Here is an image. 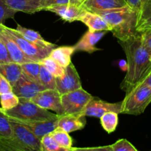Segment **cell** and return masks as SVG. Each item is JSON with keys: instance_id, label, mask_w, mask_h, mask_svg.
Wrapping results in <instances>:
<instances>
[{"instance_id": "11", "label": "cell", "mask_w": 151, "mask_h": 151, "mask_svg": "<svg viewBox=\"0 0 151 151\" xmlns=\"http://www.w3.org/2000/svg\"><path fill=\"white\" fill-rule=\"evenodd\" d=\"M45 90L39 83L28 79L23 75L13 86V92L19 98L30 100L37 94Z\"/></svg>"}, {"instance_id": "31", "label": "cell", "mask_w": 151, "mask_h": 151, "mask_svg": "<svg viewBox=\"0 0 151 151\" xmlns=\"http://www.w3.org/2000/svg\"><path fill=\"white\" fill-rule=\"evenodd\" d=\"M13 131L10 121L6 117L4 110L0 108V138H12Z\"/></svg>"}, {"instance_id": "24", "label": "cell", "mask_w": 151, "mask_h": 151, "mask_svg": "<svg viewBox=\"0 0 151 151\" xmlns=\"http://www.w3.org/2000/svg\"><path fill=\"white\" fill-rule=\"evenodd\" d=\"M101 125L108 134L114 132L118 123V114L115 112H107L101 116Z\"/></svg>"}, {"instance_id": "4", "label": "cell", "mask_w": 151, "mask_h": 151, "mask_svg": "<svg viewBox=\"0 0 151 151\" xmlns=\"http://www.w3.org/2000/svg\"><path fill=\"white\" fill-rule=\"evenodd\" d=\"M151 103V87L141 83L126 93L121 101V113L124 114L140 115Z\"/></svg>"}, {"instance_id": "18", "label": "cell", "mask_w": 151, "mask_h": 151, "mask_svg": "<svg viewBox=\"0 0 151 151\" xmlns=\"http://www.w3.org/2000/svg\"><path fill=\"white\" fill-rule=\"evenodd\" d=\"M84 23L90 31H110V27L105 19L96 13L84 10L78 20Z\"/></svg>"}, {"instance_id": "14", "label": "cell", "mask_w": 151, "mask_h": 151, "mask_svg": "<svg viewBox=\"0 0 151 151\" xmlns=\"http://www.w3.org/2000/svg\"><path fill=\"white\" fill-rule=\"evenodd\" d=\"M45 11H50L58 15L62 20L67 22H73L78 21L81 15L84 12L81 7L71 4H59L46 8Z\"/></svg>"}, {"instance_id": "8", "label": "cell", "mask_w": 151, "mask_h": 151, "mask_svg": "<svg viewBox=\"0 0 151 151\" xmlns=\"http://www.w3.org/2000/svg\"><path fill=\"white\" fill-rule=\"evenodd\" d=\"M56 89L60 95L82 88L80 77L72 62L65 68L63 75L56 78Z\"/></svg>"}, {"instance_id": "29", "label": "cell", "mask_w": 151, "mask_h": 151, "mask_svg": "<svg viewBox=\"0 0 151 151\" xmlns=\"http://www.w3.org/2000/svg\"><path fill=\"white\" fill-rule=\"evenodd\" d=\"M41 64H42L49 72L51 74H53L56 78L58 77H61L62 75H64L65 73V68L63 66H61L59 63L55 60H53L51 57L48 56V57L45 58L43 59L41 62Z\"/></svg>"}, {"instance_id": "38", "label": "cell", "mask_w": 151, "mask_h": 151, "mask_svg": "<svg viewBox=\"0 0 151 151\" xmlns=\"http://www.w3.org/2000/svg\"><path fill=\"white\" fill-rule=\"evenodd\" d=\"M12 91H13V87L7 81V79L0 73V95Z\"/></svg>"}, {"instance_id": "25", "label": "cell", "mask_w": 151, "mask_h": 151, "mask_svg": "<svg viewBox=\"0 0 151 151\" xmlns=\"http://www.w3.org/2000/svg\"><path fill=\"white\" fill-rule=\"evenodd\" d=\"M40 63L37 62H28L21 64L22 75L28 78V79L35 82L39 83V71Z\"/></svg>"}, {"instance_id": "33", "label": "cell", "mask_w": 151, "mask_h": 151, "mask_svg": "<svg viewBox=\"0 0 151 151\" xmlns=\"http://www.w3.org/2000/svg\"><path fill=\"white\" fill-rule=\"evenodd\" d=\"M112 151H139L127 139H121L111 145Z\"/></svg>"}, {"instance_id": "39", "label": "cell", "mask_w": 151, "mask_h": 151, "mask_svg": "<svg viewBox=\"0 0 151 151\" xmlns=\"http://www.w3.org/2000/svg\"><path fill=\"white\" fill-rule=\"evenodd\" d=\"M72 151H112L111 145L93 147H72Z\"/></svg>"}, {"instance_id": "23", "label": "cell", "mask_w": 151, "mask_h": 151, "mask_svg": "<svg viewBox=\"0 0 151 151\" xmlns=\"http://www.w3.org/2000/svg\"><path fill=\"white\" fill-rule=\"evenodd\" d=\"M15 29H16V31H18L25 39L30 41V42L42 46H47L51 44V43L45 41V40L41 37V35H40L39 32H36V31L28 29V28L25 27L21 26L20 24L16 25V28H15Z\"/></svg>"}, {"instance_id": "13", "label": "cell", "mask_w": 151, "mask_h": 151, "mask_svg": "<svg viewBox=\"0 0 151 151\" xmlns=\"http://www.w3.org/2000/svg\"><path fill=\"white\" fill-rule=\"evenodd\" d=\"M108 31H87L81 39L74 45L75 52L82 51L88 53H93L94 52L101 50L96 47V44L105 36Z\"/></svg>"}, {"instance_id": "9", "label": "cell", "mask_w": 151, "mask_h": 151, "mask_svg": "<svg viewBox=\"0 0 151 151\" xmlns=\"http://www.w3.org/2000/svg\"><path fill=\"white\" fill-rule=\"evenodd\" d=\"M30 101L42 109L56 112L59 116L65 114L61 95L56 89L44 90L33 97Z\"/></svg>"}, {"instance_id": "21", "label": "cell", "mask_w": 151, "mask_h": 151, "mask_svg": "<svg viewBox=\"0 0 151 151\" xmlns=\"http://www.w3.org/2000/svg\"><path fill=\"white\" fill-rule=\"evenodd\" d=\"M74 52V46H62L53 49L49 56L65 68L71 63V56Z\"/></svg>"}, {"instance_id": "30", "label": "cell", "mask_w": 151, "mask_h": 151, "mask_svg": "<svg viewBox=\"0 0 151 151\" xmlns=\"http://www.w3.org/2000/svg\"><path fill=\"white\" fill-rule=\"evenodd\" d=\"M19 99L14 93H6L0 95V103L3 110H10L19 104Z\"/></svg>"}, {"instance_id": "17", "label": "cell", "mask_w": 151, "mask_h": 151, "mask_svg": "<svg viewBox=\"0 0 151 151\" xmlns=\"http://www.w3.org/2000/svg\"><path fill=\"white\" fill-rule=\"evenodd\" d=\"M4 4L13 10L33 14L41 11V0H3Z\"/></svg>"}, {"instance_id": "2", "label": "cell", "mask_w": 151, "mask_h": 151, "mask_svg": "<svg viewBox=\"0 0 151 151\" xmlns=\"http://www.w3.org/2000/svg\"><path fill=\"white\" fill-rule=\"evenodd\" d=\"M102 16L110 27V31L118 39L124 41L137 33L138 13L130 6L106 11L96 12Z\"/></svg>"}, {"instance_id": "43", "label": "cell", "mask_w": 151, "mask_h": 151, "mask_svg": "<svg viewBox=\"0 0 151 151\" xmlns=\"http://www.w3.org/2000/svg\"><path fill=\"white\" fill-rule=\"evenodd\" d=\"M149 151H151V150H149Z\"/></svg>"}, {"instance_id": "42", "label": "cell", "mask_w": 151, "mask_h": 151, "mask_svg": "<svg viewBox=\"0 0 151 151\" xmlns=\"http://www.w3.org/2000/svg\"><path fill=\"white\" fill-rule=\"evenodd\" d=\"M84 1V0H70L69 4H74V5L78 6V7H81V4H83Z\"/></svg>"}, {"instance_id": "16", "label": "cell", "mask_w": 151, "mask_h": 151, "mask_svg": "<svg viewBox=\"0 0 151 151\" xmlns=\"http://www.w3.org/2000/svg\"><path fill=\"white\" fill-rule=\"evenodd\" d=\"M86 125V118L81 115L64 114L59 116L57 128L70 134L83 129Z\"/></svg>"}, {"instance_id": "27", "label": "cell", "mask_w": 151, "mask_h": 151, "mask_svg": "<svg viewBox=\"0 0 151 151\" xmlns=\"http://www.w3.org/2000/svg\"><path fill=\"white\" fill-rule=\"evenodd\" d=\"M72 147L66 148L62 147L55 141L50 134L44 136L41 139V151H72Z\"/></svg>"}, {"instance_id": "6", "label": "cell", "mask_w": 151, "mask_h": 151, "mask_svg": "<svg viewBox=\"0 0 151 151\" xmlns=\"http://www.w3.org/2000/svg\"><path fill=\"white\" fill-rule=\"evenodd\" d=\"M93 98V96L82 88L62 94L61 101L65 114L81 115L87 105Z\"/></svg>"}, {"instance_id": "15", "label": "cell", "mask_w": 151, "mask_h": 151, "mask_svg": "<svg viewBox=\"0 0 151 151\" xmlns=\"http://www.w3.org/2000/svg\"><path fill=\"white\" fill-rule=\"evenodd\" d=\"M127 5L125 0H84L81 7L86 11L96 13L121 8Z\"/></svg>"}, {"instance_id": "28", "label": "cell", "mask_w": 151, "mask_h": 151, "mask_svg": "<svg viewBox=\"0 0 151 151\" xmlns=\"http://www.w3.org/2000/svg\"><path fill=\"white\" fill-rule=\"evenodd\" d=\"M50 134L54 139L55 141L62 147H66V148L72 147L73 139L70 134L66 131L59 129V128H56Z\"/></svg>"}, {"instance_id": "35", "label": "cell", "mask_w": 151, "mask_h": 151, "mask_svg": "<svg viewBox=\"0 0 151 151\" xmlns=\"http://www.w3.org/2000/svg\"><path fill=\"white\" fill-rule=\"evenodd\" d=\"M141 37L144 47L151 56V29H147L141 32Z\"/></svg>"}, {"instance_id": "36", "label": "cell", "mask_w": 151, "mask_h": 151, "mask_svg": "<svg viewBox=\"0 0 151 151\" xmlns=\"http://www.w3.org/2000/svg\"><path fill=\"white\" fill-rule=\"evenodd\" d=\"M70 0H41V10H44L49 7L59 4H69Z\"/></svg>"}, {"instance_id": "10", "label": "cell", "mask_w": 151, "mask_h": 151, "mask_svg": "<svg viewBox=\"0 0 151 151\" xmlns=\"http://www.w3.org/2000/svg\"><path fill=\"white\" fill-rule=\"evenodd\" d=\"M121 109V101L115 103H110L93 97L83 111L81 116L101 118V116H103L107 112L112 111L120 114Z\"/></svg>"}, {"instance_id": "41", "label": "cell", "mask_w": 151, "mask_h": 151, "mask_svg": "<svg viewBox=\"0 0 151 151\" xmlns=\"http://www.w3.org/2000/svg\"><path fill=\"white\" fill-rule=\"evenodd\" d=\"M142 83H143L146 84V85L149 86L150 87H151V70L150 72H149V74L145 77L144 79L142 81Z\"/></svg>"}, {"instance_id": "26", "label": "cell", "mask_w": 151, "mask_h": 151, "mask_svg": "<svg viewBox=\"0 0 151 151\" xmlns=\"http://www.w3.org/2000/svg\"><path fill=\"white\" fill-rule=\"evenodd\" d=\"M41 64V63H40ZM40 83L46 89H56V77L50 73L42 64L40 66L39 71Z\"/></svg>"}, {"instance_id": "12", "label": "cell", "mask_w": 151, "mask_h": 151, "mask_svg": "<svg viewBox=\"0 0 151 151\" xmlns=\"http://www.w3.org/2000/svg\"><path fill=\"white\" fill-rule=\"evenodd\" d=\"M0 37L3 42L4 43V45H5L12 62L19 63V64L28 63V62H33L29 58H28L25 53L19 48L16 41L7 33L5 29V25L4 24H0Z\"/></svg>"}, {"instance_id": "1", "label": "cell", "mask_w": 151, "mask_h": 151, "mask_svg": "<svg viewBox=\"0 0 151 151\" xmlns=\"http://www.w3.org/2000/svg\"><path fill=\"white\" fill-rule=\"evenodd\" d=\"M127 59V73L121 82V88L126 93L142 82L151 70V56L142 41L141 32L124 41H118Z\"/></svg>"}, {"instance_id": "40", "label": "cell", "mask_w": 151, "mask_h": 151, "mask_svg": "<svg viewBox=\"0 0 151 151\" xmlns=\"http://www.w3.org/2000/svg\"><path fill=\"white\" fill-rule=\"evenodd\" d=\"M125 1L127 2V5L130 6L131 8H133V10L137 12L138 16H139V13L141 11V8H142V0H125Z\"/></svg>"}, {"instance_id": "5", "label": "cell", "mask_w": 151, "mask_h": 151, "mask_svg": "<svg viewBox=\"0 0 151 151\" xmlns=\"http://www.w3.org/2000/svg\"><path fill=\"white\" fill-rule=\"evenodd\" d=\"M5 29L7 33L16 41L19 48L25 53L28 58L33 62L40 63L43 59L48 57L52 50L56 47V45L53 44L47 46L34 44L25 39L18 31H16V29L8 27L7 26H5Z\"/></svg>"}, {"instance_id": "22", "label": "cell", "mask_w": 151, "mask_h": 151, "mask_svg": "<svg viewBox=\"0 0 151 151\" xmlns=\"http://www.w3.org/2000/svg\"><path fill=\"white\" fill-rule=\"evenodd\" d=\"M136 29L139 32L151 29V0H142Z\"/></svg>"}, {"instance_id": "20", "label": "cell", "mask_w": 151, "mask_h": 151, "mask_svg": "<svg viewBox=\"0 0 151 151\" xmlns=\"http://www.w3.org/2000/svg\"><path fill=\"white\" fill-rule=\"evenodd\" d=\"M0 73L7 79L13 87L22 75L21 64L14 62L0 63Z\"/></svg>"}, {"instance_id": "19", "label": "cell", "mask_w": 151, "mask_h": 151, "mask_svg": "<svg viewBox=\"0 0 151 151\" xmlns=\"http://www.w3.org/2000/svg\"><path fill=\"white\" fill-rule=\"evenodd\" d=\"M58 119L41 121V122H31V123H25L22 124V125H25L38 139H41L44 136L51 134L55 129H56Z\"/></svg>"}, {"instance_id": "7", "label": "cell", "mask_w": 151, "mask_h": 151, "mask_svg": "<svg viewBox=\"0 0 151 151\" xmlns=\"http://www.w3.org/2000/svg\"><path fill=\"white\" fill-rule=\"evenodd\" d=\"M10 121L13 137L19 145L28 151H41V139H38L25 125L14 121Z\"/></svg>"}, {"instance_id": "32", "label": "cell", "mask_w": 151, "mask_h": 151, "mask_svg": "<svg viewBox=\"0 0 151 151\" xmlns=\"http://www.w3.org/2000/svg\"><path fill=\"white\" fill-rule=\"evenodd\" d=\"M0 151H28L13 138H0Z\"/></svg>"}, {"instance_id": "34", "label": "cell", "mask_w": 151, "mask_h": 151, "mask_svg": "<svg viewBox=\"0 0 151 151\" xmlns=\"http://www.w3.org/2000/svg\"><path fill=\"white\" fill-rule=\"evenodd\" d=\"M16 11L9 8L3 0H0V24H4L7 19H13Z\"/></svg>"}, {"instance_id": "3", "label": "cell", "mask_w": 151, "mask_h": 151, "mask_svg": "<svg viewBox=\"0 0 151 151\" xmlns=\"http://www.w3.org/2000/svg\"><path fill=\"white\" fill-rule=\"evenodd\" d=\"M19 104L10 110H4L6 117L9 120L21 124L41 122L57 119L59 115L41 108L30 100L19 98Z\"/></svg>"}, {"instance_id": "37", "label": "cell", "mask_w": 151, "mask_h": 151, "mask_svg": "<svg viewBox=\"0 0 151 151\" xmlns=\"http://www.w3.org/2000/svg\"><path fill=\"white\" fill-rule=\"evenodd\" d=\"M9 62H12V60L9 56L4 43L0 37V63H9Z\"/></svg>"}]
</instances>
